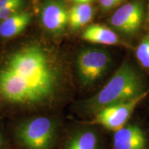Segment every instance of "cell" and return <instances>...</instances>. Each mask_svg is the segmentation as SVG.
Returning a JSON list of instances; mask_svg holds the SVG:
<instances>
[{
	"label": "cell",
	"instance_id": "14",
	"mask_svg": "<svg viewBox=\"0 0 149 149\" xmlns=\"http://www.w3.org/2000/svg\"><path fill=\"white\" fill-rule=\"evenodd\" d=\"M24 4V1H17L0 9V22H2L10 17L14 15L15 14L20 12L23 8Z\"/></svg>",
	"mask_w": 149,
	"mask_h": 149
},
{
	"label": "cell",
	"instance_id": "7",
	"mask_svg": "<svg viewBox=\"0 0 149 149\" xmlns=\"http://www.w3.org/2000/svg\"><path fill=\"white\" fill-rule=\"evenodd\" d=\"M41 19L48 31L54 34L60 33L68 24V10L61 1H49L43 7Z\"/></svg>",
	"mask_w": 149,
	"mask_h": 149
},
{
	"label": "cell",
	"instance_id": "17",
	"mask_svg": "<svg viewBox=\"0 0 149 149\" xmlns=\"http://www.w3.org/2000/svg\"><path fill=\"white\" fill-rule=\"evenodd\" d=\"M76 4H81V3H91L94 0H70Z\"/></svg>",
	"mask_w": 149,
	"mask_h": 149
},
{
	"label": "cell",
	"instance_id": "9",
	"mask_svg": "<svg viewBox=\"0 0 149 149\" xmlns=\"http://www.w3.org/2000/svg\"><path fill=\"white\" fill-rule=\"evenodd\" d=\"M31 17V13L21 10L3 20L0 24V36L3 38H11L19 35L29 25Z\"/></svg>",
	"mask_w": 149,
	"mask_h": 149
},
{
	"label": "cell",
	"instance_id": "10",
	"mask_svg": "<svg viewBox=\"0 0 149 149\" xmlns=\"http://www.w3.org/2000/svg\"><path fill=\"white\" fill-rule=\"evenodd\" d=\"M81 37L87 42L104 45H115L119 42L116 33L102 24L88 26L84 31Z\"/></svg>",
	"mask_w": 149,
	"mask_h": 149
},
{
	"label": "cell",
	"instance_id": "3",
	"mask_svg": "<svg viewBox=\"0 0 149 149\" xmlns=\"http://www.w3.org/2000/svg\"><path fill=\"white\" fill-rule=\"evenodd\" d=\"M111 61L107 51L96 48H88L78 55L77 67L81 82L90 85L101 78L107 72Z\"/></svg>",
	"mask_w": 149,
	"mask_h": 149
},
{
	"label": "cell",
	"instance_id": "5",
	"mask_svg": "<svg viewBox=\"0 0 149 149\" xmlns=\"http://www.w3.org/2000/svg\"><path fill=\"white\" fill-rule=\"evenodd\" d=\"M148 94L149 90H147L140 96L130 101L104 108L95 113V117L91 124L101 125L113 131L120 129L125 126L137 105Z\"/></svg>",
	"mask_w": 149,
	"mask_h": 149
},
{
	"label": "cell",
	"instance_id": "13",
	"mask_svg": "<svg viewBox=\"0 0 149 149\" xmlns=\"http://www.w3.org/2000/svg\"><path fill=\"white\" fill-rule=\"evenodd\" d=\"M136 57L141 66L149 69V36L145 37L139 44Z\"/></svg>",
	"mask_w": 149,
	"mask_h": 149
},
{
	"label": "cell",
	"instance_id": "6",
	"mask_svg": "<svg viewBox=\"0 0 149 149\" xmlns=\"http://www.w3.org/2000/svg\"><path fill=\"white\" fill-rule=\"evenodd\" d=\"M144 8L140 1L123 5L113 13L111 24L115 29L126 35L133 34L140 28L144 18Z\"/></svg>",
	"mask_w": 149,
	"mask_h": 149
},
{
	"label": "cell",
	"instance_id": "11",
	"mask_svg": "<svg viewBox=\"0 0 149 149\" xmlns=\"http://www.w3.org/2000/svg\"><path fill=\"white\" fill-rule=\"evenodd\" d=\"M93 9L90 3L75 4L68 10V24L72 29L84 26L92 19Z\"/></svg>",
	"mask_w": 149,
	"mask_h": 149
},
{
	"label": "cell",
	"instance_id": "15",
	"mask_svg": "<svg viewBox=\"0 0 149 149\" xmlns=\"http://www.w3.org/2000/svg\"><path fill=\"white\" fill-rule=\"evenodd\" d=\"M102 8L104 10H108L116 7L124 0H99Z\"/></svg>",
	"mask_w": 149,
	"mask_h": 149
},
{
	"label": "cell",
	"instance_id": "2",
	"mask_svg": "<svg viewBox=\"0 0 149 149\" xmlns=\"http://www.w3.org/2000/svg\"><path fill=\"white\" fill-rule=\"evenodd\" d=\"M146 91L141 74L131 64L124 62L86 106L88 111L95 114L104 108L133 100Z\"/></svg>",
	"mask_w": 149,
	"mask_h": 149
},
{
	"label": "cell",
	"instance_id": "12",
	"mask_svg": "<svg viewBox=\"0 0 149 149\" xmlns=\"http://www.w3.org/2000/svg\"><path fill=\"white\" fill-rule=\"evenodd\" d=\"M98 139L93 130H84L74 135L65 149H97Z\"/></svg>",
	"mask_w": 149,
	"mask_h": 149
},
{
	"label": "cell",
	"instance_id": "1",
	"mask_svg": "<svg viewBox=\"0 0 149 149\" xmlns=\"http://www.w3.org/2000/svg\"><path fill=\"white\" fill-rule=\"evenodd\" d=\"M55 82L46 54L28 46L12 54L0 69V96L12 103H37L53 93Z\"/></svg>",
	"mask_w": 149,
	"mask_h": 149
},
{
	"label": "cell",
	"instance_id": "4",
	"mask_svg": "<svg viewBox=\"0 0 149 149\" xmlns=\"http://www.w3.org/2000/svg\"><path fill=\"white\" fill-rule=\"evenodd\" d=\"M54 134L53 122L44 117L24 123L17 131L19 139L29 149H47L51 144Z\"/></svg>",
	"mask_w": 149,
	"mask_h": 149
},
{
	"label": "cell",
	"instance_id": "18",
	"mask_svg": "<svg viewBox=\"0 0 149 149\" xmlns=\"http://www.w3.org/2000/svg\"><path fill=\"white\" fill-rule=\"evenodd\" d=\"M1 135H0V148H1Z\"/></svg>",
	"mask_w": 149,
	"mask_h": 149
},
{
	"label": "cell",
	"instance_id": "8",
	"mask_svg": "<svg viewBox=\"0 0 149 149\" xmlns=\"http://www.w3.org/2000/svg\"><path fill=\"white\" fill-rule=\"evenodd\" d=\"M146 135L137 125L124 126L113 135L114 149H146Z\"/></svg>",
	"mask_w": 149,
	"mask_h": 149
},
{
	"label": "cell",
	"instance_id": "16",
	"mask_svg": "<svg viewBox=\"0 0 149 149\" xmlns=\"http://www.w3.org/2000/svg\"><path fill=\"white\" fill-rule=\"evenodd\" d=\"M22 1H24V0H0V9L4 8V7L11 4V3Z\"/></svg>",
	"mask_w": 149,
	"mask_h": 149
}]
</instances>
